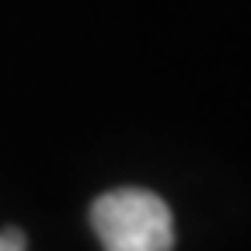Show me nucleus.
Here are the masks:
<instances>
[{
	"label": "nucleus",
	"mask_w": 251,
	"mask_h": 251,
	"mask_svg": "<svg viewBox=\"0 0 251 251\" xmlns=\"http://www.w3.org/2000/svg\"><path fill=\"white\" fill-rule=\"evenodd\" d=\"M91 224L105 251H171L175 224L161 196L147 188H115L91 206Z\"/></svg>",
	"instance_id": "nucleus-1"
},
{
	"label": "nucleus",
	"mask_w": 251,
	"mask_h": 251,
	"mask_svg": "<svg viewBox=\"0 0 251 251\" xmlns=\"http://www.w3.org/2000/svg\"><path fill=\"white\" fill-rule=\"evenodd\" d=\"M0 251H28L25 248V234L21 230H0Z\"/></svg>",
	"instance_id": "nucleus-2"
}]
</instances>
